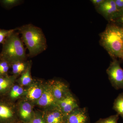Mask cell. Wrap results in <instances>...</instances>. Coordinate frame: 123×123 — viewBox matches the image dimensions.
I'll use <instances>...</instances> for the list:
<instances>
[{"label":"cell","mask_w":123,"mask_h":123,"mask_svg":"<svg viewBox=\"0 0 123 123\" xmlns=\"http://www.w3.org/2000/svg\"><path fill=\"white\" fill-rule=\"evenodd\" d=\"M16 30L17 29L9 30L0 29V44H3L9 36Z\"/></svg>","instance_id":"cell-20"},{"label":"cell","mask_w":123,"mask_h":123,"mask_svg":"<svg viewBox=\"0 0 123 123\" xmlns=\"http://www.w3.org/2000/svg\"></svg>","instance_id":"cell-28"},{"label":"cell","mask_w":123,"mask_h":123,"mask_svg":"<svg viewBox=\"0 0 123 123\" xmlns=\"http://www.w3.org/2000/svg\"><path fill=\"white\" fill-rule=\"evenodd\" d=\"M45 82L40 79H34L33 82L26 87L25 93L22 98L29 101L35 105L42 95Z\"/></svg>","instance_id":"cell-6"},{"label":"cell","mask_w":123,"mask_h":123,"mask_svg":"<svg viewBox=\"0 0 123 123\" xmlns=\"http://www.w3.org/2000/svg\"><path fill=\"white\" fill-rule=\"evenodd\" d=\"M24 43L18 32L10 35L2 44L0 60H4L12 64L15 62L26 61L27 55Z\"/></svg>","instance_id":"cell-3"},{"label":"cell","mask_w":123,"mask_h":123,"mask_svg":"<svg viewBox=\"0 0 123 123\" xmlns=\"http://www.w3.org/2000/svg\"><path fill=\"white\" fill-rule=\"evenodd\" d=\"M48 81L56 102L62 99L71 92L68 85L62 81L52 79Z\"/></svg>","instance_id":"cell-12"},{"label":"cell","mask_w":123,"mask_h":123,"mask_svg":"<svg viewBox=\"0 0 123 123\" xmlns=\"http://www.w3.org/2000/svg\"><path fill=\"white\" fill-rule=\"evenodd\" d=\"M106 72L112 86L116 89H123V69L118 61L113 59Z\"/></svg>","instance_id":"cell-5"},{"label":"cell","mask_w":123,"mask_h":123,"mask_svg":"<svg viewBox=\"0 0 123 123\" xmlns=\"http://www.w3.org/2000/svg\"><path fill=\"white\" fill-rule=\"evenodd\" d=\"M99 36L100 44L110 56L123 60V25L109 22Z\"/></svg>","instance_id":"cell-1"},{"label":"cell","mask_w":123,"mask_h":123,"mask_svg":"<svg viewBox=\"0 0 123 123\" xmlns=\"http://www.w3.org/2000/svg\"><path fill=\"white\" fill-rule=\"evenodd\" d=\"M89 116L86 108H78L66 117V123H89Z\"/></svg>","instance_id":"cell-13"},{"label":"cell","mask_w":123,"mask_h":123,"mask_svg":"<svg viewBox=\"0 0 123 123\" xmlns=\"http://www.w3.org/2000/svg\"><path fill=\"white\" fill-rule=\"evenodd\" d=\"M21 1L18 0H1L0 3L3 7L7 8H10L20 4Z\"/></svg>","instance_id":"cell-21"},{"label":"cell","mask_w":123,"mask_h":123,"mask_svg":"<svg viewBox=\"0 0 123 123\" xmlns=\"http://www.w3.org/2000/svg\"><path fill=\"white\" fill-rule=\"evenodd\" d=\"M42 112L46 123H66L67 116L56 107L45 109Z\"/></svg>","instance_id":"cell-11"},{"label":"cell","mask_w":123,"mask_h":123,"mask_svg":"<svg viewBox=\"0 0 123 123\" xmlns=\"http://www.w3.org/2000/svg\"><path fill=\"white\" fill-rule=\"evenodd\" d=\"M29 51L28 55L33 57L46 50L47 40L42 29L32 24H27L17 29Z\"/></svg>","instance_id":"cell-2"},{"label":"cell","mask_w":123,"mask_h":123,"mask_svg":"<svg viewBox=\"0 0 123 123\" xmlns=\"http://www.w3.org/2000/svg\"><path fill=\"white\" fill-rule=\"evenodd\" d=\"M25 91L26 88L16 83L5 97L10 101L15 102L17 100L23 98Z\"/></svg>","instance_id":"cell-15"},{"label":"cell","mask_w":123,"mask_h":123,"mask_svg":"<svg viewBox=\"0 0 123 123\" xmlns=\"http://www.w3.org/2000/svg\"><path fill=\"white\" fill-rule=\"evenodd\" d=\"M97 9L98 12L109 22L112 21L119 13L114 0H105Z\"/></svg>","instance_id":"cell-9"},{"label":"cell","mask_w":123,"mask_h":123,"mask_svg":"<svg viewBox=\"0 0 123 123\" xmlns=\"http://www.w3.org/2000/svg\"><path fill=\"white\" fill-rule=\"evenodd\" d=\"M16 103L5 97H0V123H18Z\"/></svg>","instance_id":"cell-4"},{"label":"cell","mask_w":123,"mask_h":123,"mask_svg":"<svg viewBox=\"0 0 123 123\" xmlns=\"http://www.w3.org/2000/svg\"><path fill=\"white\" fill-rule=\"evenodd\" d=\"M18 77L14 75H0V97H5L16 83Z\"/></svg>","instance_id":"cell-14"},{"label":"cell","mask_w":123,"mask_h":123,"mask_svg":"<svg viewBox=\"0 0 123 123\" xmlns=\"http://www.w3.org/2000/svg\"><path fill=\"white\" fill-rule=\"evenodd\" d=\"M22 123V122H19V123Z\"/></svg>","instance_id":"cell-27"},{"label":"cell","mask_w":123,"mask_h":123,"mask_svg":"<svg viewBox=\"0 0 123 123\" xmlns=\"http://www.w3.org/2000/svg\"><path fill=\"white\" fill-rule=\"evenodd\" d=\"M111 22L116 23L123 25V11L119 12L116 18Z\"/></svg>","instance_id":"cell-24"},{"label":"cell","mask_w":123,"mask_h":123,"mask_svg":"<svg viewBox=\"0 0 123 123\" xmlns=\"http://www.w3.org/2000/svg\"><path fill=\"white\" fill-rule=\"evenodd\" d=\"M32 62L28 61V65L24 72L20 75L19 78L16 80V83L23 87H27L32 82L34 79L31 76V68L32 67Z\"/></svg>","instance_id":"cell-16"},{"label":"cell","mask_w":123,"mask_h":123,"mask_svg":"<svg viewBox=\"0 0 123 123\" xmlns=\"http://www.w3.org/2000/svg\"><path fill=\"white\" fill-rule=\"evenodd\" d=\"M28 61H19L15 62L11 65L13 75L18 77L20 76L25 70Z\"/></svg>","instance_id":"cell-17"},{"label":"cell","mask_w":123,"mask_h":123,"mask_svg":"<svg viewBox=\"0 0 123 123\" xmlns=\"http://www.w3.org/2000/svg\"><path fill=\"white\" fill-rule=\"evenodd\" d=\"M113 109L123 118V93L119 94L115 99Z\"/></svg>","instance_id":"cell-18"},{"label":"cell","mask_w":123,"mask_h":123,"mask_svg":"<svg viewBox=\"0 0 123 123\" xmlns=\"http://www.w3.org/2000/svg\"><path fill=\"white\" fill-rule=\"evenodd\" d=\"M117 9L119 12L123 11V0H114Z\"/></svg>","instance_id":"cell-25"},{"label":"cell","mask_w":123,"mask_h":123,"mask_svg":"<svg viewBox=\"0 0 123 123\" xmlns=\"http://www.w3.org/2000/svg\"><path fill=\"white\" fill-rule=\"evenodd\" d=\"M35 105L44 110L56 107V101L53 96L48 81L45 82L42 95Z\"/></svg>","instance_id":"cell-8"},{"label":"cell","mask_w":123,"mask_h":123,"mask_svg":"<svg viewBox=\"0 0 123 123\" xmlns=\"http://www.w3.org/2000/svg\"><path fill=\"white\" fill-rule=\"evenodd\" d=\"M56 107L67 116L79 106L77 99L70 92L62 99L56 102Z\"/></svg>","instance_id":"cell-10"},{"label":"cell","mask_w":123,"mask_h":123,"mask_svg":"<svg viewBox=\"0 0 123 123\" xmlns=\"http://www.w3.org/2000/svg\"><path fill=\"white\" fill-rule=\"evenodd\" d=\"M105 0H91V1L97 8L104 2Z\"/></svg>","instance_id":"cell-26"},{"label":"cell","mask_w":123,"mask_h":123,"mask_svg":"<svg viewBox=\"0 0 123 123\" xmlns=\"http://www.w3.org/2000/svg\"><path fill=\"white\" fill-rule=\"evenodd\" d=\"M29 123H46L42 112L35 111L33 118Z\"/></svg>","instance_id":"cell-22"},{"label":"cell","mask_w":123,"mask_h":123,"mask_svg":"<svg viewBox=\"0 0 123 123\" xmlns=\"http://www.w3.org/2000/svg\"><path fill=\"white\" fill-rule=\"evenodd\" d=\"M119 115L118 114L106 118L101 119L95 123H118Z\"/></svg>","instance_id":"cell-23"},{"label":"cell","mask_w":123,"mask_h":123,"mask_svg":"<svg viewBox=\"0 0 123 123\" xmlns=\"http://www.w3.org/2000/svg\"><path fill=\"white\" fill-rule=\"evenodd\" d=\"M17 114L18 119L23 123H29L35 113L33 104L21 98L16 103Z\"/></svg>","instance_id":"cell-7"},{"label":"cell","mask_w":123,"mask_h":123,"mask_svg":"<svg viewBox=\"0 0 123 123\" xmlns=\"http://www.w3.org/2000/svg\"><path fill=\"white\" fill-rule=\"evenodd\" d=\"M11 64L4 60H0V75L5 76L8 75Z\"/></svg>","instance_id":"cell-19"}]
</instances>
